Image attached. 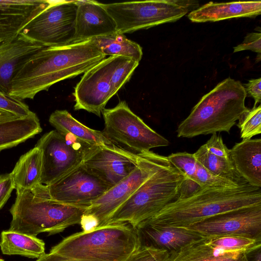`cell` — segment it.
I'll return each instance as SVG.
<instances>
[{
  "label": "cell",
  "mask_w": 261,
  "mask_h": 261,
  "mask_svg": "<svg viewBox=\"0 0 261 261\" xmlns=\"http://www.w3.org/2000/svg\"><path fill=\"white\" fill-rule=\"evenodd\" d=\"M77 8L76 1L52 2L32 19L19 35L44 47L72 44L75 32Z\"/></svg>",
  "instance_id": "obj_9"
},
{
  "label": "cell",
  "mask_w": 261,
  "mask_h": 261,
  "mask_svg": "<svg viewBox=\"0 0 261 261\" xmlns=\"http://www.w3.org/2000/svg\"><path fill=\"white\" fill-rule=\"evenodd\" d=\"M46 187L52 199L86 208L110 189L83 164Z\"/></svg>",
  "instance_id": "obj_13"
},
{
  "label": "cell",
  "mask_w": 261,
  "mask_h": 261,
  "mask_svg": "<svg viewBox=\"0 0 261 261\" xmlns=\"http://www.w3.org/2000/svg\"><path fill=\"white\" fill-rule=\"evenodd\" d=\"M138 165L126 178L94 200L84 214L95 216L98 226L108 223L114 213L155 169L160 155L151 151L137 154Z\"/></svg>",
  "instance_id": "obj_10"
},
{
  "label": "cell",
  "mask_w": 261,
  "mask_h": 261,
  "mask_svg": "<svg viewBox=\"0 0 261 261\" xmlns=\"http://www.w3.org/2000/svg\"><path fill=\"white\" fill-rule=\"evenodd\" d=\"M112 17L117 33L133 32L174 22L198 7L195 1L159 0L102 4Z\"/></svg>",
  "instance_id": "obj_7"
},
{
  "label": "cell",
  "mask_w": 261,
  "mask_h": 261,
  "mask_svg": "<svg viewBox=\"0 0 261 261\" xmlns=\"http://www.w3.org/2000/svg\"><path fill=\"white\" fill-rule=\"evenodd\" d=\"M0 110L11 113L19 118L27 117L33 112L21 100L1 92Z\"/></svg>",
  "instance_id": "obj_34"
},
{
  "label": "cell",
  "mask_w": 261,
  "mask_h": 261,
  "mask_svg": "<svg viewBox=\"0 0 261 261\" xmlns=\"http://www.w3.org/2000/svg\"><path fill=\"white\" fill-rule=\"evenodd\" d=\"M18 118L19 117L11 113L0 110V122L14 120Z\"/></svg>",
  "instance_id": "obj_43"
},
{
  "label": "cell",
  "mask_w": 261,
  "mask_h": 261,
  "mask_svg": "<svg viewBox=\"0 0 261 261\" xmlns=\"http://www.w3.org/2000/svg\"><path fill=\"white\" fill-rule=\"evenodd\" d=\"M14 189L15 186L11 173L0 175V210L6 204Z\"/></svg>",
  "instance_id": "obj_38"
},
{
  "label": "cell",
  "mask_w": 261,
  "mask_h": 261,
  "mask_svg": "<svg viewBox=\"0 0 261 261\" xmlns=\"http://www.w3.org/2000/svg\"><path fill=\"white\" fill-rule=\"evenodd\" d=\"M240 128L241 138L250 139L261 133V105L253 107L244 113L237 124Z\"/></svg>",
  "instance_id": "obj_31"
},
{
  "label": "cell",
  "mask_w": 261,
  "mask_h": 261,
  "mask_svg": "<svg viewBox=\"0 0 261 261\" xmlns=\"http://www.w3.org/2000/svg\"><path fill=\"white\" fill-rule=\"evenodd\" d=\"M167 157L175 168L194 180L197 167V161L194 153L177 152L171 153Z\"/></svg>",
  "instance_id": "obj_32"
},
{
  "label": "cell",
  "mask_w": 261,
  "mask_h": 261,
  "mask_svg": "<svg viewBox=\"0 0 261 261\" xmlns=\"http://www.w3.org/2000/svg\"><path fill=\"white\" fill-rule=\"evenodd\" d=\"M259 205L261 188L248 183L228 188H202L189 198L170 202L144 222L187 227L222 213Z\"/></svg>",
  "instance_id": "obj_2"
},
{
  "label": "cell",
  "mask_w": 261,
  "mask_h": 261,
  "mask_svg": "<svg viewBox=\"0 0 261 261\" xmlns=\"http://www.w3.org/2000/svg\"><path fill=\"white\" fill-rule=\"evenodd\" d=\"M247 94L239 81L228 77L202 97L189 116L178 125V137L193 138L225 132L232 127L249 109Z\"/></svg>",
  "instance_id": "obj_4"
},
{
  "label": "cell",
  "mask_w": 261,
  "mask_h": 261,
  "mask_svg": "<svg viewBox=\"0 0 261 261\" xmlns=\"http://www.w3.org/2000/svg\"><path fill=\"white\" fill-rule=\"evenodd\" d=\"M49 122L59 133L71 134L89 145H115L107 139L102 132L85 126L66 110L54 111L49 116Z\"/></svg>",
  "instance_id": "obj_24"
},
{
  "label": "cell",
  "mask_w": 261,
  "mask_h": 261,
  "mask_svg": "<svg viewBox=\"0 0 261 261\" xmlns=\"http://www.w3.org/2000/svg\"><path fill=\"white\" fill-rule=\"evenodd\" d=\"M201 188L196 181L186 177L179 187L176 199L180 200L189 198L198 192Z\"/></svg>",
  "instance_id": "obj_39"
},
{
  "label": "cell",
  "mask_w": 261,
  "mask_h": 261,
  "mask_svg": "<svg viewBox=\"0 0 261 261\" xmlns=\"http://www.w3.org/2000/svg\"><path fill=\"white\" fill-rule=\"evenodd\" d=\"M184 228L206 238L240 236L261 239V205L222 213Z\"/></svg>",
  "instance_id": "obj_12"
},
{
  "label": "cell",
  "mask_w": 261,
  "mask_h": 261,
  "mask_svg": "<svg viewBox=\"0 0 261 261\" xmlns=\"http://www.w3.org/2000/svg\"><path fill=\"white\" fill-rule=\"evenodd\" d=\"M229 159L247 183L261 188V139H244L229 149Z\"/></svg>",
  "instance_id": "obj_21"
},
{
  "label": "cell",
  "mask_w": 261,
  "mask_h": 261,
  "mask_svg": "<svg viewBox=\"0 0 261 261\" xmlns=\"http://www.w3.org/2000/svg\"><path fill=\"white\" fill-rule=\"evenodd\" d=\"M161 249L142 246L125 261H160Z\"/></svg>",
  "instance_id": "obj_35"
},
{
  "label": "cell",
  "mask_w": 261,
  "mask_h": 261,
  "mask_svg": "<svg viewBox=\"0 0 261 261\" xmlns=\"http://www.w3.org/2000/svg\"><path fill=\"white\" fill-rule=\"evenodd\" d=\"M186 177L167 156L160 155L153 173L118 208L108 223L127 222L136 228L176 199Z\"/></svg>",
  "instance_id": "obj_6"
},
{
  "label": "cell",
  "mask_w": 261,
  "mask_h": 261,
  "mask_svg": "<svg viewBox=\"0 0 261 261\" xmlns=\"http://www.w3.org/2000/svg\"><path fill=\"white\" fill-rule=\"evenodd\" d=\"M106 56H121L134 60L139 63L142 55V49L137 43L127 39L123 34H113L91 40Z\"/></svg>",
  "instance_id": "obj_27"
},
{
  "label": "cell",
  "mask_w": 261,
  "mask_h": 261,
  "mask_svg": "<svg viewBox=\"0 0 261 261\" xmlns=\"http://www.w3.org/2000/svg\"><path fill=\"white\" fill-rule=\"evenodd\" d=\"M250 252L215 246L204 237L176 250H161L160 261H249L247 254Z\"/></svg>",
  "instance_id": "obj_18"
},
{
  "label": "cell",
  "mask_w": 261,
  "mask_h": 261,
  "mask_svg": "<svg viewBox=\"0 0 261 261\" xmlns=\"http://www.w3.org/2000/svg\"><path fill=\"white\" fill-rule=\"evenodd\" d=\"M194 180L201 188H228L238 185L209 172L197 162V167Z\"/></svg>",
  "instance_id": "obj_33"
},
{
  "label": "cell",
  "mask_w": 261,
  "mask_h": 261,
  "mask_svg": "<svg viewBox=\"0 0 261 261\" xmlns=\"http://www.w3.org/2000/svg\"><path fill=\"white\" fill-rule=\"evenodd\" d=\"M0 261H5V260L2 258H0Z\"/></svg>",
  "instance_id": "obj_45"
},
{
  "label": "cell",
  "mask_w": 261,
  "mask_h": 261,
  "mask_svg": "<svg viewBox=\"0 0 261 261\" xmlns=\"http://www.w3.org/2000/svg\"><path fill=\"white\" fill-rule=\"evenodd\" d=\"M76 4L75 32L72 43L117 32L114 20L101 3L93 1H76Z\"/></svg>",
  "instance_id": "obj_16"
},
{
  "label": "cell",
  "mask_w": 261,
  "mask_h": 261,
  "mask_svg": "<svg viewBox=\"0 0 261 261\" xmlns=\"http://www.w3.org/2000/svg\"><path fill=\"white\" fill-rule=\"evenodd\" d=\"M80 224L83 231L89 232L98 227V221L92 215L84 214L82 216Z\"/></svg>",
  "instance_id": "obj_41"
},
{
  "label": "cell",
  "mask_w": 261,
  "mask_h": 261,
  "mask_svg": "<svg viewBox=\"0 0 261 261\" xmlns=\"http://www.w3.org/2000/svg\"><path fill=\"white\" fill-rule=\"evenodd\" d=\"M140 246L136 228L115 222L70 235L49 252L81 261H125Z\"/></svg>",
  "instance_id": "obj_5"
},
{
  "label": "cell",
  "mask_w": 261,
  "mask_h": 261,
  "mask_svg": "<svg viewBox=\"0 0 261 261\" xmlns=\"http://www.w3.org/2000/svg\"><path fill=\"white\" fill-rule=\"evenodd\" d=\"M244 50H251L259 54L261 53L260 33L247 34L242 43L233 47V53Z\"/></svg>",
  "instance_id": "obj_37"
},
{
  "label": "cell",
  "mask_w": 261,
  "mask_h": 261,
  "mask_svg": "<svg viewBox=\"0 0 261 261\" xmlns=\"http://www.w3.org/2000/svg\"><path fill=\"white\" fill-rule=\"evenodd\" d=\"M139 62L121 56H111V80L114 94L130 79Z\"/></svg>",
  "instance_id": "obj_29"
},
{
  "label": "cell",
  "mask_w": 261,
  "mask_h": 261,
  "mask_svg": "<svg viewBox=\"0 0 261 261\" xmlns=\"http://www.w3.org/2000/svg\"><path fill=\"white\" fill-rule=\"evenodd\" d=\"M137 154L116 145L93 146L83 165L110 188L128 176L137 167Z\"/></svg>",
  "instance_id": "obj_11"
},
{
  "label": "cell",
  "mask_w": 261,
  "mask_h": 261,
  "mask_svg": "<svg viewBox=\"0 0 261 261\" xmlns=\"http://www.w3.org/2000/svg\"><path fill=\"white\" fill-rule=\"evenodd\" d=\"M261 78L251 79L244 86L246 94L254 98V107L260 102L261 100Z\"/></svg>",
  "instance_id": "obj_40"
},
{
  "label": "cell",
  "mask_w": 261,
  "mask_h": 261,
  "mask_svg": "<svg viewBox=\"0 0 261 261\" xmlns=\"http://www.w3.org/2000/svg\"><path fill=\"white\" fill-rule=\"evenodd\" d=\"M106 57L91 40L44 47L16 70L9 95L20 100L32 99L55 83L84 73Z\"/></svg>",
  "instance_id": "obj_1"
},
{
  "label": "cell",
  "mask_w": 261,
  "mask_h": 261,
  "mask_svg": "<svg viewBox=\"0 0 261 261\" xmlns=\"http://www.w3.org/2000/svg\"><path fill=\"white\" fill-rule=\"evenodd\" d=\"M111 56L86 71L74 88L75 110H84L100 117L115 95L111 80Z\"/></svg>",
  "instance_id": "obj_15"
},
{
  "label": "cell",
  "mask_w": 261,
  "mask_h": 261,
  "mask_svg": "<svg viewBox=\"0 0 261 261\" xmlns=\"http://www.w3.org/2000/svg\"><path fill=\"white\" fill-rule=\"evenodd\" d=\"M247 256L251 257L252 261H261L260 248L249 252Z\"/></svg>",
  "instance_id": "obj_44"
},
{
  "label": "cell",
  "mask_w": 261,
  "mask_h": 261,
  "mask_svg": "<svg viewBox=\"0 0 261 261\" xmlns=\"http://www.w3.org/2000/svg\"><path fill=\"white\" fill-rule=\"evenodd\" d=\"M206 238L211 245L227 250L253 251L260 248L261 239L240 236H220Z\"/></svg>",
  "instance_id": "obj_30"
},
{
  "label": "cell",
  "mask_w": 261,
  "mask_h": 261,
  "mask_svg": "<svg viewBox=\"0 0 261 261\" xmlns=\"http://www.w3.org/2000/svg\"><path fill=\"white\" fill-rule=\"evenodd\" d=\"M212 135L204 144L207 150L216 156L229 159V149L224 144L221 136L217 135L216 133Z\"/></svg>",
  "instance_id": "obj_36"
},
{
  "label": "cell",
  "mask_w": 261,
  "mask_h": 261,
  "mask_svg": "<svg viewBox=\"0 0 261 261\" xmlns=\"http://www.w3.org/2000/svg\"><path fill=\"white\" fill-rule=\"evenodd\" d=\"M42 171V151L35 146L20 157L10 173L15 189H30L40 184Z\"/></svg>",
  "instance_id": "obj_25"
},
{
  "label": "cell",
  "mask_w": 261,
  "mask_h": 261,
  "mask_svg": "<svg viewBox=\"0 0 261 261\" xmlns=\"http://www.w3.org/2000/svg\"><path fill=\"white\" fill-rule=\"evenodd\" d=\"M43 47L19 35L12 40L0 42V92L9 94L11 82L16 70Z\"/></svg>",
  "instance_id": "obj_20"
},
{
  "label": "cell",
  "mask_w": 261,
  "mask_h": 261,
  "mask_svg": "<svg viewBox=\"0 0 261 261\" xmlns=\"http://www.w3.org/2000/svg\"><path fill=\"white\" fill-rule=\"evenodd\" d=\"M103 116L105 137L116 145L136 154L152 148L167 146L169 142L148 126L129 108L120 101L114 108H105Z\"/></svg>",
  "instance_id": "obj_8"
},
{
  "label": "cell",
  "mask_w": 261,
  "mask_h": 261,
  "mask_svg": "<svg viewBox=\"0 0 261 261\" xmlns=\"http://www.w3.org/2000/svg\"><path fill=\"white\" fill-rule=\"evenodd\" d=\"M51 2L46 0H0V42L16 38L22 28Z\"/></svg>",
  "instance_id": "obj_17"
},
{
  "label": "cell",
  "mask_w": 261,
  "mask_h": 261,
  "mask_svg": "<svg viewBox=\"0 0 261 261\" xmlns=\"http://www.w3.org/2000/svg\"><path fill=\"white\" fill-rule=\"evenodd\" d=\"M0 247L5 255L39 258L45 253V243L36 237L11 230L1 232Z\"/></svg>",
  "instance_id": "obj_26"
},
{
  "label": "cell",
  "mask_w": 261,
  "mask_h": 261,
  "mask_svg": "<svg viewBox=\"0 0 261 261\" xmlns=\"http://www.w3.org/2000/svg\"><path fill=\"white\" fill-rule=\"evenodd\" d=\"M136 228L141 245L166 251L177 250L204 238L187 228L161 226L147 222L142 223Z\"/></svg>",
  "instance_id": "obj_19"
},
{
  "label": "cell",
  "mask_w": 261,
  "mask_h": 261,
  "mask_svg": "<svg viewBox=\"0 0 261 261\" xmlns=\"http://www.w3.org/2000/svg\"><path fill=\"white\" fill-rule=\"evenodd\" d=\"M36 261H81L74 259H72L62 256H60L54 253H45Z\"/></svg>",
  "instance_id": "obj_42"
},
{
  "label": "cell",
  "mask_w": 261,
  "mask_h": 261,
  "mask_svg": "<svg viewBox=\"0 0 261 261\" xmlns=\"http://www.w3.org/2000/svg\"><path fill=\"white\" fill-rule=\"evenodd\" d=\"M42 130L37 115L0 122V152L33 138Z\"/></svg>",
  "instance_id": "obj_23"
},
{
  "label": "cell",
  "mask_w": 261,
  "mask_h": 261,
  "mask_svg": "<svg viewBox=\"0 0 261 261\" xmlns=\"http://www.w3.org/2000/svg\"><path fill=\"white\" fill-rule=\"evenodd\" d=\"M260 13V1L209 2L189 12L188 17L194 22H214L231 18L255 17Z\"/></svg>",
  "instance_id": "obj_22"
},
{
  "label": "cell",
  "mask_w": 261,
  "mask_h": 261,
  "mask_svg": "<svg viewBox=\"0 0 261 261\" xmlns=\"http://www.w3.org/2000/svg\"><path fill=\"white\" fill-rule=\"evenodd\" d=\"M35 146L42 151V171L40 183L48 186L83 163L85 154L66 143L57 130L44 134Z\"/></svg>",
  "instance_id": "obj_14"
},
{
  "label": "cell",
  "mask_w": 261,
  "mask_h": 261,
  "mask_svg": "<svg viewBox=\"0 0 261 261\" xmlns=\"http://www.w3.org/2000/svg\"><path fill=\"white\" fill-rule=\"evenodd\" d=\"M86 209L52 199L46 186L40 183L30 189L16 190L10 209L12 218L9 230L35 237L42 232L59 233L80 224Z\"/></svg>",
  "instance_id": "obj_3"
},
{
  "label": "cell",
  "mask_w": 261,
  "mask_h": 261,
  "mask_svg": "<svg viewBox=\"0 0 261 261\" xmlns=\"http://www.w3.org/2000/svg\"><path fill=\"white\" fill-rule=\"evenodd\" d=\"M197 161L213 174L228 180L236 185L247 183L238 173L229 159L211 153L205 144L194 153Z\"/></svg>",
  "instance_id": "obj_28"
}]
</instances>
